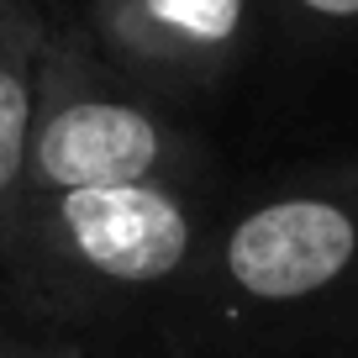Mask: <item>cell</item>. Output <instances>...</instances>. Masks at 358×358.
<instances>
[{"mask_svg":"<svg viewBox=\"0 0 358 358\" xmlns=\"http://www.w3.org/2000/svg\"><path fill=\"white\" fill-rule=\"evenodd\" d=\"M348 358H358V353H348Z\"/></svg>","mask_w":358,"mask_h":358,"instance_id":"8","label":"cell"},{"mask_svg":"<svg viewBox=\"0 0 358 358\" xmlns=\"http://www.w3.org/2000/svg\"><path fill=\"white\" fill-rule=\"evenodd\" d=\"M227 179H153L27 195L0 243V311L43 343L148 348L190 274Z\"/></svg>","mask_w":358,"mask_h":358,"instance_id":"2","label":"cell"},{"mask_svg":"<svg viewBox=\"0 0 358 358\" xmlns=\"http://www.w3.org/2000/svg\"><path fill=\"white\" fill-rule=\"evenodd\" d=\"M216 174H222L216 153L179 116V106L148 95L122 69L106 64L79 16H58L43 53V74H37L27 195Z\"/></svg>","mask_w":358,"mask_h":358,"instance_id":"3","label":"cell"},{"mask_svg":"<svg viewBox=\"0 0 358 358\" xmlns=\"http://www.w3.org/2000/svg\"><path fill=\"white\" fill-rule=\"evenodd\" d=\"M53 22L43 0H0V243L27 195V137Z\"/></svg>","mask_w":358,"mask_h":358,"instance_id":"5","label":"cell"},{"mask_svg":"<svg viewBox=\"0 0 358 358\" xmlns=\"http://www.w3.org/2000/svg\"><path fill=\"white\" fill-rule=\"evenodd\" d=\"M268 0H79V27L111 69L169 106L201 101L243 69Z\"/></svg>","mask_w":358,"mask_h":358,"instance_id":"4","label":"cell"},{"mask_svg":"<svg viewBox=\"0 0 358 358\" xmlns=\"http://www.w3.org/2000/svg\"><path fill=\"white\" fill-rule=\"evenodd\" d=\"M268 11L301 37H337L358 27V0H268Z\"/></svg>","mask_w":358,"mask_h":358,"instance_id":"6","label":"cell"},{"mask_svg":"<svg viewBox=\"0 0 358 358\" xmlns=\"http://www.w3.org/2000/svg\"><path fill=\"white\" fill-rule=\"evenodd\" d=\"M74 358H153L148 348H101V353H74Z\"/></svg>","mask_w":358,"mask_h":358,"instance_id":"7","label":"cell"},{"mask_svg":"<svg viewBox=\"0 0 358 358\" xmlns=\"http://www.w3.org/2000/svg\"><path fill=\"white\" fill-rule=\"evenodd\" d=\"M148 353H358V148L222 190L190 274L153 322Z\"/></svg>","mask_w":358,"mask_h":358,"instance_id":"1","label":"cell"}]
</instances>
